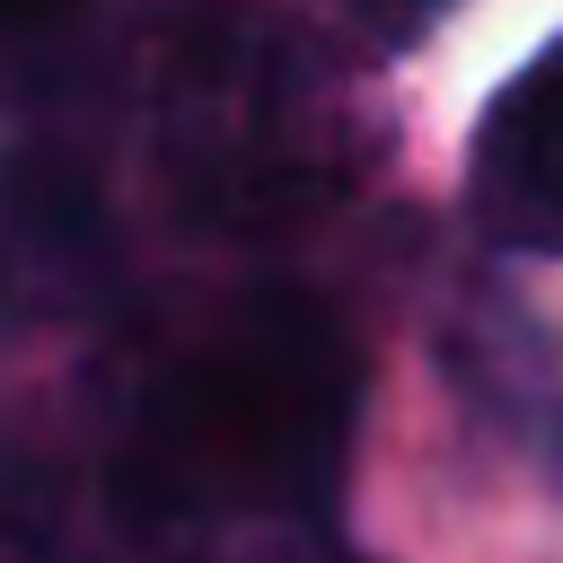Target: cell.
Instances as JSON below:
<instances>
[{
	"label": "cell",
	"mask_w": 563,
	"mask_h": 563,
	"mask_svg": "<svg viewBox=\"0 0 563 563\" xmlns=\"http://www.w3.org/2000/svg\"><path fill=\"white\" fill-rule=\"evenodd\" d=\"M361 369L343 325L299 290L211 308L132 396L114 493L158 528L325 510L352 457Z\"/></svg>",
	"instance_id": "obj_1"
},
{
	"label": "cell",
	"mask_w": 563,
	"mask_h": 563,
	"mask_svg": "<svg viewBox=\"0 0 563 563\" xmlns=\"http://www.w3.org/2000/svg\"><path fill=\"white\" fill-rule=\"evenodd\" d=\"M150 132L176 202L202 229H290L334 202L352 167L325 62L299 44V26L246 0H202L167 26Z\"/></svg>",
	"instance_id": "obj_2"
},
{
	"label": "cell",
	"mask_w": 563,
	"mask_h": 563,
	"mask_svg": "<svg viewBox=\"0 0 563 563\" xmlns=\"http://www.w3.org/2000/svg\"><path fill=\"white\" fill-rule=\"evenodd\" d=\"M114 273V229L79 158L26 150L0 167V299L26 317L88 308Z\"/></svg>",
	"instance_id": "obj_3"
},
{
	"label": "cell",
	"mask_w": 563,
	"mask_h": 563,
	"mask_svg": "<svg viewBox=\"0 0 563 563\" xmlns=\"http://www.w3.org/2000/svg\"><path fill=\"white\" fill-rule=\"evenodd\" d=\"M475 220L519 255H563V44H545L475 132Z\"/></svg>",
	"instance_id": "obj_4"
},
{
	"label": "cell",
	"mask_w": 563,
	"mask_h": 563,
	"mask_svg": "<svg viewBox=\"0 0 563 563\" xmlns=\"http://www.w3.org/2000/svg\"><path fill=\"white\" fill-rule=\"evenodd\" d=\"M352 9H369L378 26H405V18H422V9H440V0H352Z\"/></svg>",
	"instance_id": "obj_5"
},
{
	"label": "cell",
	"mask_w": 563,
	"mask_h": 563,
	"mask_svg": "<svg viewBox=\"0 0 563 563\" xmlns=\"http://www.w3.org/2000/svg\"><path fill=\"white\" fill-rule=\"evenodd\" d=\"M53 9H70V0H0V18H53Z\"/></svg>",
	"instance_id": "obj_6"
}]
</instances>
